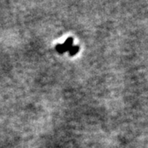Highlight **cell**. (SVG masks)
<instances>
[{"mask_svg":"<svg viewBox=\"0 0 148 148\" xmlns=\"http://www.w3.org/2000/svg\"><path fill=\"white\" fill-rule=\"evenodd\" d=\"M79 50V47L78 45H73L72 47L69 49V53H70V55H75L76 53L78 52Z\"/></svg>","mask_w":148,"mask_h":148,"instance_id":"1","label":"cell"}]
</instances>
